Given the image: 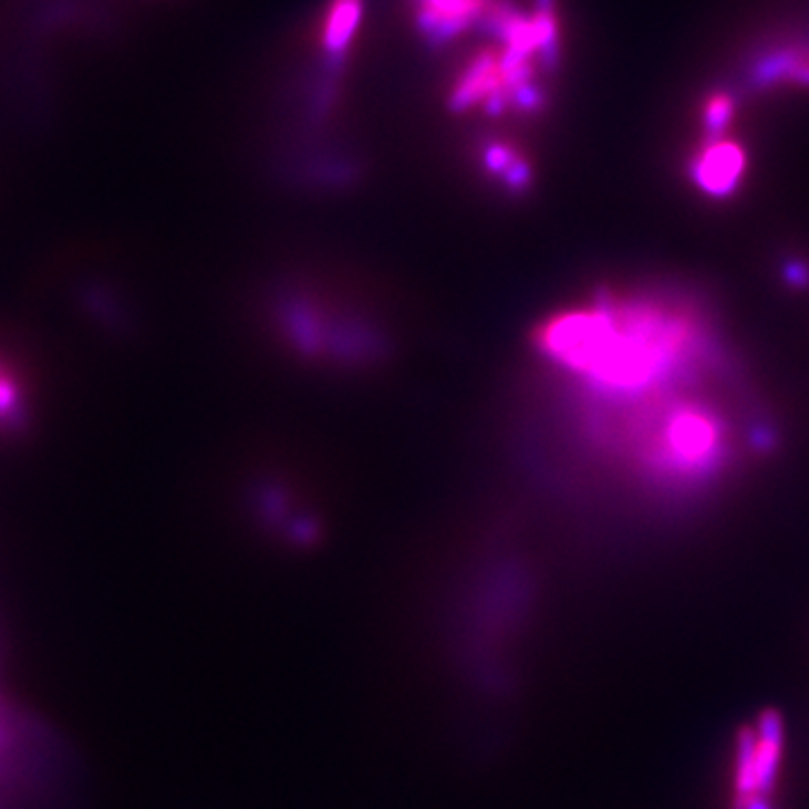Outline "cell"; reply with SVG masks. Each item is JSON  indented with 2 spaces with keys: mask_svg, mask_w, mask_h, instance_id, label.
<instances>
[{
  "mask_svg": "<svg viewBox=\"0 0 809 809\" xmlns=\"http://www.w3.org/2000/svg\"><path fill=\"white\" fill-rule=\"evenodd\" d=\"M538 346L580 396L592 444L656 490L713 486L765 446L715 320L682 290L605 292L549 320Z\"/></svg>",
  "mask_w": 809,
  "mask_h": 809,
  "instance_id": "6da1fadb",
  "label": "cell"
},
{
  "mask_svg": "<svg viewBox=\"0 0 809 809\" xmlns=\"http://www.w3.org/2000/svg\"><path fill=\"white\" fill-rule=\"evenodd\" d=\"M745 169V156L738 144L713 142L693 165L695 183L711 196H726L738 187Z\"/></svg>",
  "mask_w": 809,
  "mask_h": 809,
  "instance_id": "7a4b0ae2",
  "label": "cell"
},
{
  "mask_svg": "<svg viewBox=\"0 0 809 809\" xmlns=\"http://www.w3.org/2000/svg\"><path fill=\"white\" fill-rule=\"evenodd\" d=\"M421 21L436 37L464 30L486 10V0H421Z\"/></svg>",
  "mask_w": 809,
  "mask_h": 809,
  "instance_id": "3957f363",
  "label": "cell"
},
{
  "mask_svg": "<svg viewBox=\"0 0 809 809\" xmlns=\"http://www.w3.org/2000/svg\"><path fill=\"white\" fill-rule=\"evenodd\" d=\"M360 19V0H335L329 10L324 25V43L329 50L338 52L351 41Z\"/></svg>",
  "mask_w": 809,
  "mask_h": 809,
  "instance_id": "277c9868",
  "label": "cell"
}]
</instances>
